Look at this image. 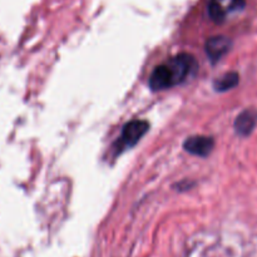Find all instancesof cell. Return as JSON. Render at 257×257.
<instances>
[{
    "mask_svg": "<svg viewBox=\"0 0 257 257\" xmlns=\"http://www.w3.org/2000/svg\"><path fill=\"white\" fill-rule=\"evenodd\" d=\"M256 119L257 117L253 112H250V110L242 112L235 120L236 132L241 136H248L256 125Z\"/></svg>",
    "mask_w": 257,
    "mask_h": 257,
    "instance_id": "obj_6",
    "label": "cell"
},
{
    "mask_svg": "<svg viewBox=\"0 0 257 257\" xmlns=\"http://www.w3.org/2000/svg\"><path fill=\"white\" fill-rule=\"evenodd\" d=\"M231 45H232V42L230 38L225 37V35H216L206 42V54L210 58L211 62L216 63L227 54L228 50L231 49Z\"/></svg>",
    "mask_w": 257,
    "mask_h": 257,
    "instance_id": "obj_5",
    "label": "cell"
},
{
    "mask_svg": "<svg viewBox=\"0 0 257 257\" xmlns=\"http://www.w3.org/2000/svg\"><path fill=\"white\" fill-rule=\"evenodd\" d=\"M197 68L195 57L188 53L175 55L163 64L155 68L150 77L151 89L165 90L182 83Z\"/></svg>",
    "mask_w": 257,
    "mask_h": 257,
    "instance_id": "obj_1",
    "label": "cell"
},
{
    "mask_svg": "<svg viewBox=\"0 0 257 257\" xmlns=\"http://www.w3.org/2000/svg\"><path fill=\"white\" fill-rule=\"evenodd\" d=\"M213 146H215V141L207 136H192V137H188L183 143L186 152L193 156H200V157H207L212 152Z\"/></svg>",
    "mask_w": 257,
    "mask_h": 257,
    "instance_id": "obj_4",
    "label": "cell"
},
{
    "mask_svg": "<svg viewBox=\"0 0 257 257\" xmlns=\"http://www.w3.org/2000/svg\"><path fill=\"white\" fill-rule=\"evenodd\" d=\"M245 7V0H210L207 4V13L212 22L221 24L231 15L242 12Z\"/></svg>",
    "mask_w": 257,
    "mask_h": 257,
    "instance_id": "obj_2",
    "label": "cell"
},
{
    "mask_svg": "<svg viewBox=\"0 0 257 257\" xmlns=\"http://www.w3.org/2000/svg\"><path fill=\"white\" fill-rule=\"evenodd\" d=\"M150 130V123L143 119H135L125 123L122 128V135L118 138L117 151L120 152L124 148L133 147L140 142L141 138Z\"/></svg>",
    "mask_w": 257,
    "mask_h": 257,
    "instance_id": "obj_3",
    "label": "cell"
},
{
    "mask_svg": "<svg viewBox=\"0 0 257 257\" xmlns=\"http://www.w3.org/2000/svg\"><path fill=\"white\" fill-rule=\"evenodd\" d=\"M238 74L236 72L226 73L213 82V88L216 92H227L238 84Z\"/></svg>",
    "mask_w": 257,
    "mask_h": 257,
    "instance_id": "obj_7",
    "label": "cell"
}]
</instances>
